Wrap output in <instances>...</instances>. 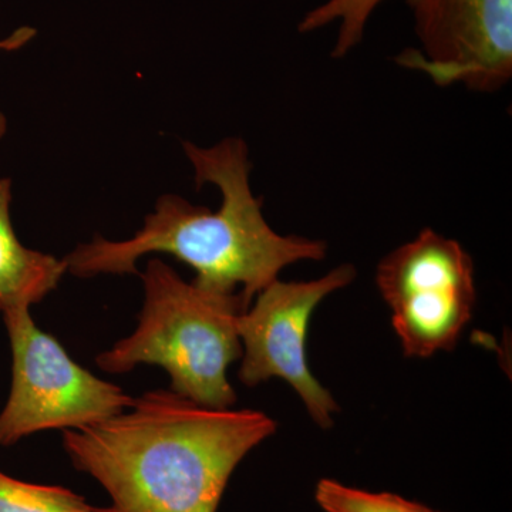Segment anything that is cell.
Listing matches in <instances>:
<instances>
[{
	"label": "cell",
	"instance_id": "8fae6325",
	"mask_svg": "<svg viewBox=\"0 0 512 512\" xmlns=\"http://www.w3.org/2000/svg\"><path fill=\"white\" fill-rule=\"evenodd\" d=\"M315 500L325 512H437L400 495L370 493L329 478L316 485Z\"/></svg>",
	"mask_w": 512,
	"mask_h": 512
},
{
	"label": "cell",
	"instance_id": "7a4b0ae2",
	"mask_svg": "<svg viewBox=\"0 0 512 512\" xmlns=\"http://www.w3.org/2000/svg\"><path fill=\"white\" fill-rule=\"evenodd\" d=\"M184 151L198 187L212 184L220 190V210L192 205L180 195H161L156 211L147 215L133 238L109 241L97 235L64 258L67 272L79 278L138 275V259L167 254L194 269L192 284L221 295H239L247 311L252 299L286 266L325 258V242L284 237L266 222L262 201L249 184L251 163L242 138H224L207 148L185 141Z\"/></svg>",
	"mask_w": 512,
	"mask_h": 512
},
{
	"label": "cell",
	"instance_id": "277c9868",
	"mask_svg": "<svg viewBox=\"0 0 512 512\" xmlns=\"http://www.w3.org/2000/svg\"><path fill=\"white\" fill-rule=\"evenodd\" d=\"M12 350V384L0 412V447L45 430H79L126 412L133 397L84 369L30 309L2 313Z\"/></svg>",
	"mask_w": 512,
	"mask_h": 512
},
{
	"label": "cell",
	"instance_id": "ba28073f",
	"mask_svg": "<svg viewBox=\"0 0 512 512\" xmlns=\"http://www.w3.org/2000/svg\"><path fill=\"white\" fill-rule=\"evenodd\" d=\"M12 181L0 178V312L30 309L55 291L67 272L64 259L25 247L10 218Z\"/></svg>",
	"mask_w": 512,
	"mask_h": 512
},
{
	"label": "cell",
	"instance_id": "5b68a950",
	"mask_svg": "<svg viewBox=\"0 0 512 512\" xmlns=\"http://www.w3.org/2000/svg\"><path fill=\"white\" fill-rule=\"evenodd\" d=\"M376 284L409 357L453 349L473 316V259L457 241L430 228L380 262Z\"/></svg>",
	"mask_w": 512,
	"mask_h": 512
},
{
	"label": "cell",
	"instance_id": "3957f363",
	"mask_svg": "<svg viewBox=\"0 0 512 512\" xmlns=\"http://www.w3.org/2000/svg\"><path fill=\"white\" fill-rule=\"evenodd\" d=\"M143 279L146 301L137 329L96 357L111 375L134 367H163L171 389L211 409H231L237 393L228 382L229 365L242 356L237 319L245 311L239 295H221L188 284L170 265L154 258Z\"/></svg>",
	"mask_w": 512,
	"mask_h": 512
},
{
	"label": "cell",
	"instance_id": "30bf717a",
	"mask_svg": "<svg viewBox=\"0 0 512 512\" xmlns=\"http://www.w3.org/2000/svg\"><path fill=\"white\" fill-rule=\"evenodd\" d=\"M382 2L383 0H328L303 16L299 23V32H315L339 20V35L332 56L340 59L349 55L362 42L367 20Z\"/></svg>",
	"mask_w": 512,
	"mask_h": 512
},
{
	"label": "cell",
	"instance_id": "52a82bcc",
	"mask_svg": "<svg viewBox=\"0 0 512 512\" xmlns=\"http://www.w3.org/2000/svg\"><path fill=\"white\" fill-rule=\"evenodd\" d=\"M420 49L397 63L439 86L493 93L512 77V0H409Z\"/></svg>",
	"mask_w": 512,
	"mask_h": 512
},
{
	"label": "cell",
	"instance_id": "7c38bea8",
	"mask_svg": "<svg viewBox=\"0 0 512 512\" xmlns=\"http://www.w3.org/2000/svg\"><path fill=\"white\" fill-rule=\"evenodd\" d=\"M36 29L23 26V28L16 29L15 32L10 33L5 39H0V52H15V50L22 49L23 46L28 45L30 40L36 36ZM6 120L0 114V137L5 134Z\"/></svg>",
	"mask_w": 512,
	"mask_h": 512
},
{
	"label": "cell",
	"instance_id": "8992f818",
	"mask_svg": "<svg viewBox=\"0 0 512 512\" xmlns=\"http://www.w3.org/2000/svg\"><path fill=\"white\" fill-rule=\"evenodd\" d=\"M356 269L340 265L309 282L276 279L256 295L252 308L241 313L237 329L242 345L238 379L247 387L284 379L301 397L313 421L322 429L333 426L338 403L312 375L306 360V335L316 306L330 293L352 284Z\"/></svg>",
	"mask_w": 512,
	"mask_h": 512
},
{
	"label": "cell",
	"instance_id": "6da1fadb",
	"mask_svg": "<svg viewBox=\"0 0 512 512\" xmlns=\"http://www.w3.org/2000/svg\"><path fill=\"white\" fill-rule=\"evenodd\" d=\"M275 431L258 410L211 409L158 389L127 412L64 430L63 447L109 493L110 512H217L235 468Z\"/></svg>",
	"mask_w": 512,
	"mask_h": 512
},
{
	"label": "cell",
	"instance_id": "9c48e42d",
	"mask_svg": "<svg viewBox=\"0 0 512 512\" xmlns=\"http://www.w3.org/2000/svg\"><path fill=\"white\" fill-rule=\"evenodd\" d=\"M0 512H110L59 485L26 483L0 471Z\"/></svg>",
	"mask_w": 512,
	"mask_h": 512
}]
</instances>
